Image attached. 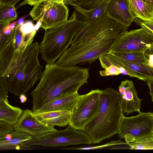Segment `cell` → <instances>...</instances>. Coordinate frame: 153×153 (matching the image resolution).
<instances>
[{
    "label": "cell",
    "instance_id": "cell-36",
    "mask_svg": "<svg viewBox=\"0 0 153 153\" xmlns=\"http://www.w3.org/2000/svg\"><path fill=\"white\" fill-rule=\"evenodd\" d=\"M20 0H0V3L14 6Z\"/></svg>",
    "mask_w": 153,
    "mask_h": 153
},
{
    "label": "cell",
    "instance_id": "cell-39",
    "mask_svg": "<svg viewBox=\"0 0 153 153\" xmlns=\"http://www.w3.org/2000/svg\"><path fill=\"white\" fill-rule=\"evenodd\" d=\"M19 99L20 102L22 103H24L27 100V98L25 94H22L19 96Z\"/></svg>",
    "mask_w": 153,
    "mask_h": 153
},
{
    "label": "cell",
    "instance_id": "cell-29",
    "mask_svg": "<svg viewBox=\"0 0 153 153\" xmlns=\"http://www.w3.org/2000/svg\"><path fill=\"white\" fill-rule=\"evenodd\" d=\"M14 131V125L0 120V137L10 133Z\"/></svg>",
    "mask_w": 153,
    "mask_h": 153
},
{
    "label": "cell",
    "instance_id": "cell-17",
    "mask_svg": "<svg viewBox=\"0 0 153 153\" xmlns=\"http://www.w3.org/2000/svg\"><path fill=\"white\" fill-rule=\"evenodd\" d=\"M30 134L15 130L12 132L0 137V150L17 149L22 143L31 139Z\"/></svg>",
    "mask_w": 153,
    "mask_h": 153
},
{
    "label": "cell",
    "instance_id": "cell-11",
    "mask_svg": "<svg viewBox=\"0 0 153 153\" xmlns=\"http://www.w3.org/2000/svg\"><path fill=\"white\" fill-rule=\"evenodd\" d=\"M14 127L15 130L29 133L33 137L57 131L54 126L42 122L34 116L32 110L28 109L24 111Z\"/></svg>",
    "mask_w": 153,
    "mask_h": 153
},
{
    "label": "cell",
    "instance_id": "cell-40",
    "mask_svg": "<svg viewBox=\"0 0 153 153\" xmlns=\"http://www.w3.org/2000/svg\"><path fill=\"white\" fill-rule=\"evenodd\" d=\"M145 53L148 54H153V45L149 49L146 51Z\"/></svg>",
    "mask_w": 153,
    "mask_h": 153
},
{
    "label": "cell",
    "instance_id": "cell-33",
    "mask_svg": "<svg viewBox=\"0 0 153 153\" xmlns=\"http://www.w3.org/2000/svg\"><path fill=\"white\" fill-rule=\"evenodd\" d=\"M134 21L139 25H142L153 31V20L150 22H146L134 19Z\"/></svg>",
    "mask_w": 153,
    "mask_h": 153
},
{
    "label": "cell",
    "instance_id": "cell-34",
    "mask_svg": "<svg viewBox=\"0 0 153 153\" xmlns=\"http://www.w3.org/2000/svg\"><path fill=\"white\" fill-rule=\"evenodd\" d=\"M45 0H25L21 3L19 6H22L25 4H28L31 6L34 5L39 3H40Z\"/></svg>",
    "mask_w": 153,
    "mask_h": 153
},
{
    "label": "cell",
    "instance_id": "cell-30",
    "mask_svg": "<svg viewBox=\"0 0 153 153\" xmlns=\"http://www.w3.org/2000/svg\"><path fill=\"white\" fill-rule=\"evenodd\" d=\"M9 90L3 80L0 78V100L8 101L7 99Z\"/></svg>",
    "mask_w": 153,
    "mask_h": 153
},
{
    "label": "cell",
    "instance_id": "cell-22",
    "mask_svg": "<svg viewBox=\"0 0 153 153\" xmlns=\"http://www.w3.org/2000/svg\"><path fill=\"white\" fill-rule=\"evenodd\" d=\"M129 149L134 150L153 149V131L138 137L132 143H128Z\"/></svg>",
    "mask_w": 153,
    "mask_h": 153
},
{
    "label": "cell",
    "instance_id": "cell-2",
    "mask_svg": "<svg viewBox=\"0 0 153 153\" xmlns=\"http://www.w3.org/2000/svg\"><path fill=\"white\" fill-rule=\"evenodd\" d=\"M88 69L74 66L59 67L47 64L39 82L30 94L32 97L33 112L61 96L78 92L84 84L88 83Z\"/></svg>",
    "mask_w": 153,
    "mask_h": 153
},
{
    "label": "cell",
    "instance_id": "cell-31",
    "mask_svg": "<svg viewBox=\"0 0 153 153\" xmlns=\"http://www.w3.org/2000/svg\"><path fill=\"white\" fill-rule=\"evenodd\" d=\"M93 0H63V2L65 4H69L73 6H79Z\"/></svg>",
    "mask_w": 153,
    "mask_h": 153
},
{
    "label": "cell",
    "instance_id": "cell-7",
    "mask_svg": "<svg viewBox=\"0 0 153 153\" xmlns=\"http://www.w3.org/2000/svg\"><path fill=\"white\" fill-rule=\"evenodd\" d=\"M102 91L99 89L92 90L79 95L71 110L70 125L78 130H83L99 112Z\"/></svg>",
    "mask_w": 153,
    "mask_h": 153
},
{
    "label": "cell",
    "instance_id": "cell-1",
    "mask_svg": "<svg viewBox=\"0 0 153 153\" xmlns=\"http://www.w3.org/2000/svg\"><path fill=\"white\" fill-rule=\"evenodd\" d=\"M128 28L106 15L87 23L55 64L66 68L92 63L108 53Z\"/></svg>",
    "mask_w": 153,
    "mask_h": 153
},
{
    "label": "cell",
    "instance_id": "cell-3",
    "mask_svg": "<svg viewBox=\"0 0 153 153\" xmlns=\"http://www.w3.org/2000/svg\"><path fill=\"white\" fill-rule=\"evenodd\" d=\"M39 53V44L33 43L0 75L10 93L19 97L25 94L40 79L42 65L38 60Z\"/></svg>",
    "mask_w": 153,
    "mask_h": 153
},
{
    "label": "cell",
    "instance_id": "cell-6",
    "mask_svg": "<svg viewBox=\"0 0 153 153\" xmlns=\"http://www.w3.org/2000/svg\"><path fill=\"white\" fill-rule=\"evenodd\" d=\"M92 143L90 137L85 132L76 129L69 125L64 130L50 132L33 137L31 139L22 143L21 146L24 148L34 145L47 147L65 146Z\"/></svg>",
    "mask_w": 153,
    "mask_h": 153
},
{
    "label": "cell",
    "instance_id": "cell-10",
    "mask_svg": "<svg viewBox=\"0 0 153 153\" xmlns=\"http://www.w3.org/2000/svg\"><path fill=\"white\" fill-rule=\"evenodd\" d=\"M101 66L105 69L113 66L124 69L127 75L146 81L153 79V68L148 63L138 64L128 61L108 53L99 59Z\"/></svg>",
    "mask_w": 153,
    "mask_h": 153
},
{
    "label": "cell",
    "instance_id": "cell-26",
    "mask_svg": "<svg viewBox=\"0 0 153 153\" xmlns=\"http://www.w3.org/2000/svg\"><path fill=\"white\" fill-rule=\"evenodd\" d=\"M71 113V111L55 118L41 121L48 125L65 127L70 124Z\"/></svg>",
    "mask_w": 153,
    "mask_h": 153
},
{
    "label": "cell",
    "instance_id": "cell-9",
    "mask_svg": "<svg viewBox=\"0 0 153 153\" xmlns=\"http://www.w3.org/2000/svg\"><path fill=\"white\" fill-rule=\"evenodd\" d=\"M141 28L125 33L114 44L111 52L146 51L153 45V31L142 25Z\"/></svg>",
    "mask_w": 153,
    "mask_h": 153
},
{
    "label": "cell",
    "instance_id": "cell-35",
    "mask_svg": "<svg viewBox=\"0 0 153 153\" xmlns=\"http://www.w3.org/2000/svg\"><path fill=\"white\" fill-rule=\"evenodd\" d=\"M149 89V94L152 97V101L153 102V79H149L146 81Z\"/></svg>",
    "mask_w": 153,
    "mask_h": 153
},
{
    "label": "cell",
    "instance_id": "cell-32",
    "mask_svg": "<svg viewBox=\"0 0 153 153\" xmlns=\"http://www.w3.org/2000/svg\"><path fill=\"white\" fill-rule=\"evenodd\" d=\"M106 0H94L87 4H82L79 6L82 8L86 10L92 9Z\"/></svg>",
    "mask_w": 153,
    "mask_h": 153
},
{
    "label": "cell",
    "instance_id": "cell-4",
    "mask_svg": "<svg viewBox=\"0 0 153 153\" xmlns=\"http://www.w3.org/2000/svg\"><path fill=\"white\" fill-rule=\"evenodd\" d=\"M123 113L119 92L106 88L102 91L98 114L83 131L89 136L93 143H100L118 134Z\"/></svg>",
    "mask_w": 153,
    "mask_h": 153
},
{
    "label": "cell",
    "instance_id": "cell-18",
    "mask_svg": "<svg viewBox=\"0 0 153 153\" xmlns=\"http://www.w3.org/2000/svg\"><path fill=\"white\" fill-rule=\"evenodd\" d=\"M131 11L135 18L144 21L153 20V6L142 0H128Z\"/></svg>",
    "mask_w": 153,
    "mask_h": 153
},
{
    "label": "cell",
    "instance_id": "cell-41",
    "mask_svg": "<svg viewBox=\"0 0 153 153\" xmlns=\"http://www.w3.org/2000/svg\"><path fill=\"white\" fill-rule=\"evenodd\" d=\"M145 2L153 6V0H142Z\"/></svg>",
    "mask_w": 153,
    "mask_h": 153
},
{
    "label": "cell",
    "instance_id": "cell-28",
    "mask_svg": "<svg viewBox=\"0 0 153 153\" xmlns=\"http://www.w3.org/2000/svg\"><path fill=\"white\" fill-rule=\"evenodd\" d=\"M124 72L123 69L113 66H110L104 70L99 71L102 76L117 75L120 74H124Z\"/></svg>",
    "mask_w": 153,
    "mask_h": 153
},
{
    "label": "cell",
    "instance_id": "cell-14",
    "mask_svg": "<svg viewBox=\"0 0 153 153\" xmlns=\"http://www.w3.org/2000/svg\"><path fill=\"white\" fill-rule=\"evenodd\" d=\"M106 15L113 20L128 27L135 18L128 0H111L106 9Z\"/></svg>",
    "mask_w": 153,
    "mask_h": 153
},
{
    "label": "cell",
    "instance_id": "cell-27",
    "mask_svg": "<svg viewBox=\"0 0 153 153\" xmlns=\"http://www.w3.org/2000/svg\"><path fill=\"white\" fill-rule=\"evenodd\" d=\"M71 110L55 111L33 114L40 120L55 118L67 113Z\"/></svg>",
    "mask_w": 153,
    "mask_h": 153
},
{
    "label": "cell",
    "instance_id": "cell-19",
    "mask_svg": "<svg viewBox=\"0 0 153 153\" xmlns=\"http://www.w3.org/2000/svg\"><path fill=\"white\" fill-rule=\"evenodd\" d=\"M23 111L19 107L11 105L8 101L0 100V120L14 125L18 122Z\"/></svg>",
    "mask_w": 153,
    "mask_h": 153
},
{
    "label": "cell",
    "instance_id": "cell-12",
    "mask_svg": "<svg viewBox=\"0 0 153 153\" xmlns=\"http://www.w3.org/2000/svg\"><path fill=\"white\" fill-rule=\"evenodd\" d=\"M42 18L35 26L30 21H26L21 26L16 25L14 29L12 44L17 55L24 51L33 43L37 31L40 28Z\"/></svg>",
    "mask_w": 153,
    "mask_h": 153
},
{
    "label": "cell",
    "instance_id": "cell-20",
    "mask_svg": "<svg viewBox=\"0 0 153 153\" xmlns=\"http://www.w3.org/2000/svg\"><path fill=\"white\" fill-rule=\"evenodd\" d=\"M110 0H106L90 10L85 9L79 6H74L73 8L75 10L84 15L87 23H89L106 15V8Z\"/></svg>",
    "mask_w": 153,
    "mask_h": 153
},
{
    "label": "cell",
    "instance_id": "cell-42",
    "mask_svg": "<svg viewBox=\"0 0 153 153\" xmlns=\"http://www.w3.org/2000/svg\"><path fill=\"white\" fill-rule=\"evenodd\" d=\"M59 3H63V0H56Z\"/></svg>",
    "mask_w": 153,
    "mask_h": 153
},
{
    "label": "cell",
    "instance_id": "cell-5",
    "mask_svg": "<svg viewBox=\"0 0 153 153\" xmlns=\"http://www.w3.org/2000/svg\"><path fill=\"white\" fill-rule=\"evenodd\" d=\"M87 23L85 19H78L74 11L66 22L45 30L39 45V53L42 59L47 64H54L68 49L76 33Z\"/></svg>",
    "mask_w": 153,
    "mask_h": 153
},
{
    "label": "cell",
    "instance_id": "cell-38",
    "mask_svg": "<svg viewBox=\"0 0 153 153\" xmlns=\"http://www.w3.org/2000/svg\"><path fill=\"white\" fill-rule=\"evenodd\" d=\"M29 15H30V14L23 16L20 18L18 20V22L17 25L20 26L22 25L24 23V21L25 19Z\"/></svg>",
    "mask_w": 153,
    "mask_h": 153
},
{
    "label": "cell",
    "instance_id": "cell-37",
    "mask_svg": "<svg viewBox=\"0 0 153 153\" xmlns=\"http://www.w3.org/2000/svg\"><path fill=\"white\" fill-rule=\"evenodd\" d=\"M146 53V56H148V57L147 63L151 67L153 68V54H148Z\"/></svg>",
    "mask_w": 153,
    "mask_h": 153
},
{
    "label": "cell",
    "instance_id": "cell-25",
    "mask_svg": "<svg viewBox=\"0 0 153 153\" xmlns=\"http://www.w3.org/2000/svg\"><path fill=\"white\" fill-rule=\"evenodd\" d=\"M17 17L14 6L0 3V23H10Z\"/></svg>",
    "mask_w": 153,
    "mask_h": 153
},
{
    "label": "cell",
    "instance_id": "cell-16",
    "mask_svg": "<svg viewBox=\"0 0 153 153\" xmlns=\"http://www.w3.org/2000/svg\"><path fill=\"white\" fill-rule=\"evenodd\" d=\"M79 95L77 92L61 96L33 113L35 114L55 111L71 110Z\"/></svg>",
    "mask_w": 153,
    "mask_h": 153
},
{
    "label": "cell",
    "instance_id": "cell-15",
    "mask_svg": "<svg viewBox=\"0 0 153 153\" xmlns=\"http://www.w3.org/2000/svg\"><path fill=\"white\" fill-rule=\"evenodd\" d=\"M69 10L63 3H56L45 12L40 27L45 30L68 21Z\"/></svg>",
    "mask_w": 153,
    "mask_h": 153
},
{
    "label": "cell",
    "instance_id": "cell-21",
    "mask_svg": "<svg viewBox=\"0 0 153 153\" xmlns=\"http://www.w3.org/2000/svg\"><path fill=\"white\" fill-rule=\"evenodd\" d=\"M146 51L128 52H111L108 53L126 61L138 64L147 63L148 58Z\"/></svg>",
    "mask_w": 153,
    "mask_h": 153
},
{
    "label": "cell",
    "instance_id": "cell-23",
    "mask_svg": "<svg viewBox=\"0 0 153 153\" xmlns=\"http://www.w3.org/2000/svg\"><path fill=\"white\" fill-rule=\"evenodd\" d=\"M10 23H0V51L12 42L15 29L10 28Z\"/></svg>",
    "mask_w": 153,
    "mask_h": 153
},
{
    "label": "cell",
    "instance_id": "cell-13",
    "mask_svg": "<svg viewBox=\"0 0 153 153\" xmlns=\"http://www.w3.org/2000/svg\"><path fill=\"white\" fill-rule=\"evenodd\" d=\"M118 89L123 112L128 115L140 112L142 100L138 97L133 82L128 80L122 81Z\"/></svg>",
    "mask_w": 153,
    "mask_h": 153
},
{
    "label": "cell",
    "instance_id": "cell-24",
    "mask_svg": "<svg viewBox=\"0 0 153 153\" xmlns=\"http://www.w3.org/2000/svg\"><path fill=\"white\" fill-rule=\"evenodd\" d=\"M56 3H59L56 0H45L34 5L30 12V15L33 20L37 22L42 17L43 14L51 6Z\"/></svg>",
    "mask_w": 153,
    "mask_h": 153
},
{
    "label": "cell",
    "instance_id": "cell-8",
    "mask_svg": "<svg viewBox=\"0 0 153 153\" xmlns=\"http://www.w3.org/2000/svg\"><path fill=\"white\" fill-rule=\"evenodd\" d=\"M153 131V113L138 112L136 116L126 117L123 115L118 133L119 137L126 142H134L137 138Z\"/></svg>",
    "mask_w": 153,
    "mask_h": 153
}]
</instances>
